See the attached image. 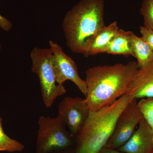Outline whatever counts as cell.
<instances>
[{
	"label": "cell",
	"instance_id": "6da1fadb",
	"mask_svg": "<svg viewBox=\"0 0 153 153\" xmlns=\"http://www.w3.org/2000/svg\"><path fill=\"white\" fill-rule=\"evenodd\" d=\"M138 69L137 62L133 61L88 68L84 99L90 111L109 105L126 93Z\"/></svg>",
	"mask_w": 153,
	"mask_h": 153
},
{
	"label": "cell",
	"instance_id": "7a4b0ae2",
	"mask_svg": "<svg viewBox=\"0 0 153 153\" xmlns=\"http://www.w3.org/2000/svg\"><path fill=\"white\" fill-rule=\"evenodd\" d=\"M104 1L81 0L63 19L66 44L71 52L83 54L91 40L105 25Z\"/></svg>",
	"mask_w": 153,
	"mask_h": 153
},
{
	"label": "cell",
	"instance_id": "3957f363",
	"mask_svg": "<svg viewBox=\"0 0 153 153\" xmlns=\"http://www.w3.org/2000/svg\"><path fill=\"white\" fill-rule=\"evenodd\" d=\"M126 93L112 103L90 111L81 131L76 136L75 153H98L112 135L119 117L132 100Z\"/></svg>",
	"mask_w": 153,
	"mask_h": 153
},
{
	"label": "cell",
	"instance_id": "277c9868",
	"mask_svg": "<svg viewBox=\"0 0 153 153\" xmlns=\"http://www.w3.org/2000/svg\"><path fill=\"white\" fill-rule=\"evenodd\" d=\"M32 71L38 76L45 107L50 108L58 97L67 92L64 85L57 83L52 66V52L50 48H33L30 54Z\"/></svg>",
	"mask_w": 153,
	"mask_h": 153
},
{
	"label": "cell",
	"instance_id": "5b68a950",
	"mask_svg": "<svg viewBox=\"0 0 153 153\" xmlns=\"http://www.w3.org/2000/svg\"><path fill=\"white\" fill-rule=\"evenodd\" d=\"M38 126L36 153L57 152L72 145L73 137L57 117H40Z\"/></svg>",
	"mask_w": 153,
	"mask_h": 153
},
{
	"label": "cell",
	"instance_id": "8992f818",
	"mask_svg": "<svg viewBox=\"0 0 153 153\" xmlns=\"http://www.w3.org/2000/svg\"><path fill=\"white\" fill-rule=\"evenodd\" d=\"M143 118L137 99L134 98L119 117L112 135L104 147L117 149L125 144Z\"/></svg>",
	"mask_w": 153,
	"mask_h": 153
},
{
	"label": "cell",
	"instance_id": "52a82bcc",
	"mask_svg": "<svg viewBox=\"0 0 153 153\" xmlns=\"http://www.w3.org/2000/svg\"><path fill=\"white\" fill-rule=\"evenodd\" d=\"M49 45L52 52V64L57 83L63 85L66 80H70L85 96L87 94L86 81L79 76L74 60L63 52L62 47L57 43L50 41Z\"/></svg>",
	"mask_w": 153,
	"mask_h": 153
},
{
	"label": "cell",
	"instance_id": "ba28073f",
	"mask_svg": "<svg viewBox=\"0 0 153 153\" xmlns=\"http://www.w3.org/2000/svg\"><path fill=\"white\" fill-rule=\"evenodd\" d=\"M90 111L84 99L67 97L58 105L57 117L68 128L72 136H76Z\"/></svg>",
	"mask_w": 153,
	"mask_h": 153
},
{
	"label": "cell",
	"instance_id": "9c48e42d",
	"mask_svg": "<svg viewBox=\"0 0 153 153\" xmlns=\"http://www.w3.org/2000/svg\"><path fill=\"white\" fill-rule=\"evenodd\" d=\"M131 137L117 149L125 153H150L153 147L152 130L144 119L140 122Z\"/></svg>",
	"mask_w": 153,
	"mask_h": 153
},
{
	"label": "cell",
	"instance_id": "30bf717a",
	"mask_svg": "<svg viewBox=\"0 0 153 153\" xmlns=\"http://www.w3.org/2000/svg\"><path fill=\"white\" fill-rule=\"evenodd\" d=\"M126 93L137 99L153 97V61L138 68Z\"/></svg>",
	"mask_w": 153,
	"mask_h": 153
},
{
	"label": "cell",
	"instance_id": "8fae6325",
	"mask_svg": "<svg viewBox=\"0 0 153 153\" xmlns=\"http://www.w3.org/2000/svg\"><path fill=\"white\" fill-rule=\"evenodd\" d=\"M119 30L116 21L102 27L91 40L83 55L87 57L99 53H105Z\"/></svg>",
	"mask_w": 153,
	"mask_h": 153
},
{
	"label": "cell",
	"instance_id": "7c38bea8",
	"mask_svg": "<svg viewBox=\"0 0 153 153\" xmlns=\"http://www.w3.org/2000/svg\"><path fill=\"white\" fill-rule=\"evenodd\" d=\"M130 38L134 57L137 60L138 68H142L153 61V51L142 37L130 31Z\"/></svg>",
	"mask_w": 153,
	"mask_h": 153
},
{
	"label": "cell",
	"instance_id": "4fadbf2b",
	"mask_svg": "<svg viewBox=\"0 0 153 153\" xmlns=\"http://www.w3.org/2000/svg\"><path fill=\"white\" fill-rule=\"evenodd\" d=\"M130 32L119 29L105 53L111 55H131L134 57Z\"/></svg>",
	"mask_w": 153,
	"mask_h": 153
},
{
	"label": "cell",
	"instance_id": "5bb4252c",
	"mask_svg": "<svg viewBox=\"0 0 153 153\" xmlns=\"http://www.w3.org/2000/svg\"><path fill=\"white\" fill-rule=\"evenodd\" d=\"M25 148V146L22 143L11 138L5 133L3 128L2 120L0 117V152H21Z\"/></svg>",
	"mask_w": 153,
	"mask_h": 153
},
{
	"label": "cell",
	"instance_id": "9a60e30c",
	"mask_svg": "<svg viewBox=\"0 0 153 153\" xmlns=\"http://www.w3.org/2000/svg\"><path fill=\"white\" fill-rule=\"evenodd\" d=\"M137 105L143 118L152 128L153 133V97L140 99Z\"/></svg>",
	"mask_w": 153,
	"mask_h": 153
},
{
	"label": "cell",
	"instance_id": "2e32d148",
	"mask_svg": "<svg viewBox=\"0 0 153 153\" xmlns=\"http://www.w3.org/2000/svg\"><path fill=\"white\" fill-rule=\"evenodd\" d=\"M140 12L143 18V26L153 30V0H143Z\"/></svg>",
	"mask_w": 153,
	"mask_h": 153
},
{
	"label": "cell",
	"instance_id": "e0dca14e",
	"mask_svg": "<svg viewBox=\"0 0 153 153\" xmlns=\"http://www.w3.org/2000/svg\"><path fill=\"white\" fill-rule=\"evenodd\" d=\"M140 32L142 38L153 51V30L143 26L140 27Z\"/></svg>",
	"mask_w": 153,
	"mask_h": 153
},
{
	"label": "cell",
	"instance_id": "ac0fdd59",
	"mask_svg": "<svg viewBox=\"0 0 153 153\" xmlns=\"http://www.w3.org/2000/svg\"><path fill=\"white\" fill-rule=\"evenodd\" d=\"M0 27L4 31L8 32L13 27V24L7 19L0 14Z\"/></svg>",
	"mask_w": 153,
	"mask_h": 153
},
{
	"label": "cell",
	"instance_id": "d6986e66",
	"mask_svg": "<svg viewBox=\"0 0 153 153\" xmlns=\"http://www.w3.org/2000/svg\"><path fill=\"white\" fill-rule=\"evenodd\" d=\"M98 153H125L120 151L114 149L103 148Z\"/></svg>",
	"mask_w": 153,
	"mask_h": 153
},
{
	"label": "cell",
	"instance_id": "ffe728a7",
	"mask_svg": "<svg viewBox=\"0 0 153 153\" xmlns=\"http://www.w3.org/2000/svg\"><path fill=\"white\" fill-rule=\"evenodd\" d=\"M54 153H75V152H63V151H60V152H57Z\"/></svg>",
	"mask_w": 153,
	"mask_h": 153
},
{
	"label": "cell",
	"instance_id": "44dd1931",
	"mask_svg": "<svg viewBox=\"0 0 153 153\" xmlns=\"http://www.w3.org/2000/svg\"><path fill=\"white\" fill-rule=\"evenodd\" d=\"M1 44H0V52H1Z\"/></svg>",
	"mask_w": 153,
	"mask_h": 153
},
{
	"label": "cell",
	"instance_id": "7402d4cb",
	"mask_svg": "<svg viewBox=\"0 0 153 153\" xmlns=\"http://www.w3.org/2000/svg\"><path fill=\"white\" fill-rule=\"evenodd\" d=\"M150 153H153V147L152 148V151H151Z\"/></svg>",
	"mask_w": 153,
	"mask_h": 153
}]
</instances>
